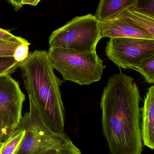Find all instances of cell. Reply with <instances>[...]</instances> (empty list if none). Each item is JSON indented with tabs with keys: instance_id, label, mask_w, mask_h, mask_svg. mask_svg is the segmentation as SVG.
I'll use <instances>...</instances> for the list:
<instances>
[{
	"instance_id": "1",
	"label": "cell",
	"mask_w": 154,
	"mask_h": 154,
	"mask_svg": "<svg viewBox=\"0 0 154 154\" xmlns=\"http://www.w3.org/2000/svg\"><path fill=\"white\" fill-rule=\"evenodd\" d=\"M139 89L122 72L109 78L101 96L103 134L111 154H141L143 142Z\"/></svg>"
},
{
	"instance_id": "2",
	"label": "cell",
	"mask_w": 154,
	"mask_h": 154,
	"mask_svg": "<svg viewBox=\"0 0 154 154\" xmlns=\"http://www.w3.org/2000/svg\"><path fill=\"white\" fill-rule=\"evenodd\" d=\"M19 68L29 99L43 121L55 133H64L66 112L60 90L63 82L54 73L48 51L30 52Z\"/></svg>"
},
{
	"instance_id": "3",
	"label": "cell",
	"mask_w": 154,
	"mask_h": 154,
	"mask_svg": "<svg viewBox=\"0 0 154 154\" xmlns=\"http://www.w3.org/2000/svg\"><path fill=\"white\" fill-rule=\"evenodd\" d=\"M48 53L52 68L65 80L82 86L99 81L106 67L96 51L79 52L53 47Z\"/></svg>"
},
{
	"instance_id": "4",
	"label": "cell",
	"mask_w": 154,
	"mask_h": 154,
	"mask_svg": "<svg viewBox=\"0 0 154 154\" xmlns=\"http://www.w3.org/2000/svg\"><path fill=\"white\" fill-rule=\"evenodd\" d=\"M101 38L99 22L90 14L77 16L52 32L49 38V48L95 52Z\"/></svg>"
},
{
	"instance_id": "5",
	"label": "cell",
	"mask_w": 154,
	"mask_h": 154,
	"mask_svg": "<svg viewBox=\"0 0 154 154\" xmlns=\"http://www.w3.org/2000/svg\"><path fill=\"white\" fill-rule=\"evenodd\" d=\"M29 101L30 110L24 114L18 125L25 130V134L14 154H40L48 149L58 150L70 140L64 133L52 131L30 99Z\"/></svg>"
},
{
	"instance_id": "6",
	"label": "cell",
	"mask_w": 154,
	"mask_h": 154,
	"mask_svg": "<svg viewBox=\"0 0 154 154\" xmlns=\"http://www.w3.org/2000/svg\"><path fill=\"white\" fill-rule=\"evenodd\" d=\"M107 57L120 68L134 69L154 56V40L138 38H110L106 46Z\"/></svg>"
},
{
	"instance_id": "7",
	"label": "cell",
	"mask_w": 154,
	"mask_h": 154,
	"mask_svg": "<svg viewBox=\"0 0 154 154\" xmlns=\"http://www.w3.org/2000/svg\"><path fill=\"white\" fill-rule=\"evenodd\" d=\"M25 99L18 82L11 75L0 76V118L10 129L14 130L20 123Z\"/></svg>"
},
{
	"instance_id": "8",
	"label": "cell",
	"mask_w": 154,
	"mask_h": 154,
	"mask_svg": "<svg viewBox=\"0 0 154 154\" xmlns=\"http://www.w3.org/2000/svg\"><path fill=\"white\" fill-rule=\"evenodd\" d=\"M101 38H131L154 40V36L118 18L99 22Z\"/></svg>"
},
{
	"instance_id": "9",
	"label": "cell",
	"mask_w": 154,
	"mask_h": 154,
	"mask_svg": "<svg viewBox=\"0 0 154 154\" xmlns=\"http://www.w3.org/2000/svg\"><path fill=\"white\" fill-rule=\"evenodd\" d=\"M142 123L141 135L144 145L152 150L154 148V86L148 89L141 109Z\"/></svg>"
},
{
	"instance_id": "10",
	"label": "cell",
	"mask_w": 154,
	"mask_h": 154,
	"mask_svg": "<svg viewBox=\"0 0 154 154\" xmlns=\"http://www.w3.org/2000/svg\"><path fill=\"white\" fill-rule=\"evenodd\" d=\"M137 0H99L95 16L99 21L117 17L126 9L132 7Z\"/></svg>"
},
{
	"instance_id": "11",
	"label": "cell",
	"mask_w": 154,
	"mask_h": 154,
	"mask_svg": "<svg viewBox=\"0 0 154 154\" xmlns=\"http://www.w3.org/2000/svg\"><path fill=\"white\" fill-rule=\"evenodd\" d=\"M116 18L144 30L154 36V17L144 14L130 7L126 9Z\"/></svg>"
},
{
	"instance_id": "12",
	"label": "cell",
	"mask_w": 154,
	"mask_h": 154,
	"mask_svg": "<svg viewBox=\"0 0 154 154\" xmlns=\"http://www.w3.org/2000/svg\"><path fill=\"white\" fill-rule=\"evenodd\" d=\"M24 134L25 130L18 125L10 137L3 143L1 149V154H15Z\"/></svg>"
},
{
	"instance_id": "13",
	"label": "cell",
	"mask_w": 154,
	"mask_h": 154,
	"mask_svg": "<svg viewBox=\"0 0 154 154\" xmlns=\"http://www.w3.org/2000/svg\"><path fill=\"white\" fill-rule=\"evenodd\" d=\"M135 70L140 73L149 84L154 83V56L146 59L137 66Z\"/></svg>"
},
{
	"instance_id": "14",
	"label": "cell",
	"mask_w": 154,
	"mask_h": 154,
	"mask_svg": "<svg viewBox=\"0 0 154 154\" xmlns=\"http://www.w3.org/2000/svg\"><path fill=\"white\" fill-rule=\"evenodd\" d=\"M20 63L16 61L13 57H1L0 76L11 75L19 68Z\"/></svg>"
},
{
	"instance_id": "15",
	"label": "cell",
	"mask_w": 154,
	"mask_h": 154,
	"mask_svg": "<svg viewBox=\"0 0 154 154\" xmlns=\"http://www.w3.org/2000/svg\"><path fill=\"white\" fill-rule=\"evenodd\" d=\"M131 7L139 12L154 17V0H137Z\"/></svg>"
},
{
	"instance_id": "16",
	"label": "cell",
	"mask_w": 154,
	"mask_h": 154,
	"mask_svg": "<svg viewBox=\"0 0 154 154\" xmlns=\"http://www.w3.org/2000/svg\"><path fill=\"white\" fill-rule=\"evenodd\" d=\"M21 43L0 40V57H13L14 50Z\"/></svg>"
},
{
	"instance_id": "17",
	"label": "cell",
	"mask_w": 154,
	"mask_h": 154,
	"mask_svg": "<svg viewBox=\"0 0 154 154\" xmlns=\"http://www.w3.org/2000/svg\"><path fill=\"white\" fill-rule=\"evenodd\" d=\"M0 40L10 42H15L21 44H29L30 42L23 38L17 37L9 32L8 31L0 28Z\"/></svg>"
},
{
	"instance_id": "18",
	"label": "cell",
	"mask_w": 154,
	"mask_h": 154,
	"mask_svg": "<svg viewBox=\"0 0 154 154\" xmlns=\"http://www.w3.org/2000/svg\"><path fill=\"white\" fill-rule=\"evenodd\" d=\"M29 44H20L16 47L14 52L13 57L18 62H22L25 60L29 54Z\"/></svg>"
},
{
	"instance_id": "19",
	"label": "cell",
	"mask_w": 154,
	"mask_h": 154,
	"mask_svg": "<svg viewBox=\"0 0 154 154\" xmlns=\"http://www.w3.org/2000/svg\"><path fill=\"white\" fill-rule=\"evenodd\" d=\"M57 154H82L80 149L69 140L58 150Z\"/></svg>"
},
{
	"instance_id": "20",
	"label": "cell",
	"mask_w": 154,
	"mask_h": 154,
	"mask_svg": "<svg viewBox=\"0 0 154 154\" xmlns=\"http://www.w3.org/2000/svg\"><path fill=\"white\" fill-rule=\"evenodd\" d=\"M14 130L10 129L5 125L0 118V142L4 143L11 136Z\"/></svg>"
},
{
	"instance_id": "21",
	"label": "cell",
	"mask_w": 154,
	"mask_h": 154,
	"mask_svg": "<svg viewBox=\"0 0 154 154\" xmlns=\"http://www.w3.org/2000/svg\"><path fill=\"white\" fill-rule=\"evenodd\" d=\"M7 1L12 5L15 11H19L23 6L22 4V0H7Z\"/></svg>"
},
{
	"instance_id": "22",
	"label": "cell",
	"mask_w": 154,
	"mask_h": 154,
	"mask_svg": "<svg viewBox=\"0 0 154 154\" xmlns=\"http://www.w3.org/2000/svg\"><path fill=\"white\" fill-rule=\"evenodd\" d=\"M41 0H22V4L24 5H30L36 6Z\"/></svg>"
},
{
	"instance_id": "23",
	"label": "cell",
	"mask_w": 154,
	"mask_h": 154,
	"mask_svg": "<svg viewBox=\"0 0 154 154\" xmlns=\"http://www.w3.org/2000/svg\"><path fill=\"white\" fill-rule=\"evenodd\" d=\"M58 150L54 149H49L44 151L40 154H57Z\"/></svg>"
},
{
	"instance_id": "24",
	"label": "cell",
	"mask_w": 154,
	"mask_h": 154,
	"mask_svg": "<svg viewBox=\"0 0 154 154\" xmlns=\"http://www.w3.org/2000/svg\"><path fill=\"white\" fill-rule=\"evenodd\" d=\"M3 144V143L0 142V154H1V149H2V147Z\"/></svg>"
}]
</instances>
